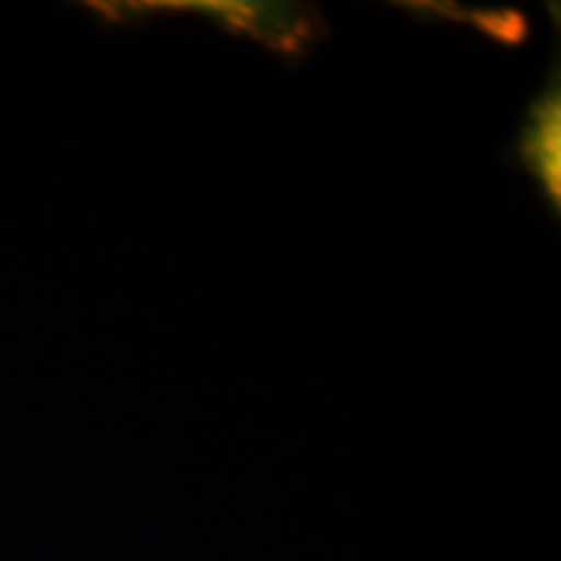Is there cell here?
I'll return each mask as SVG.
<instances>
[{
	"instance_id": "1",
	"label": "cell",
	"mask_w": 561,
	"mask_h": 561,
	"mask_svg": "<svg viewBox=\"0 0 561 561\" xmlns=\"http://www.w3.org/2000/svg\"><path fill=\"white\" fill-rule=\"evenodd\" d=\"M175 10H194L197 16L219 22L231 35L262 41L290 60L328 35V25L312 7L294 3H181Z\"/></svg>"
},
{
	"instance_id": "2",
	"label": "cell",
	"mask_w": 561,
	"mask_h": 561,
	"mask_svg": "<svg viewBox=\"0 0 561 561\" xmlns=\"http://www.w3.org/2000/svg\"><path fill=\"white\" fill-rule=\"evenodd\" d=\"M561 88L559 66L540 94L527 106L518 140L512 147V162L540 184L542 201L559 219L561 206Z\"/></svg>"
}]
</instances>
